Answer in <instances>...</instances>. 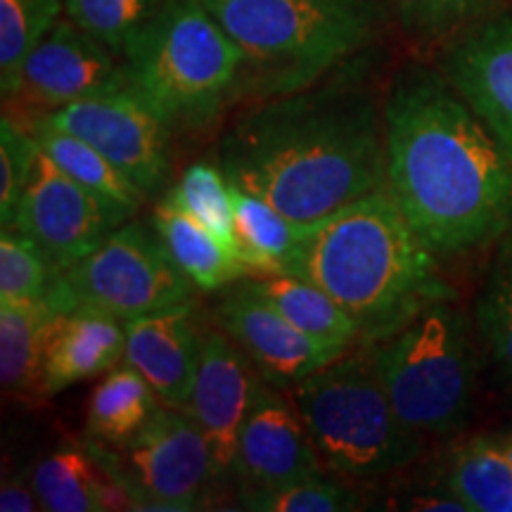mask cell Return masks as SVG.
I'll use <instances>...</instances> for the list:
<instances>
[{"instance_id":"4fadbf2b","label":"cell","mask_w":512,"mask_h":512,"mask_svg":"<svg viewBox=\"0 0 512 512\" xmlns=\"http://www.w3.org/2000/svg\"><path fill=\"white\" fill-rule=\"evenodd\" d=\"M219 328L249 356L266 384L290 389L344 354L342 347L320 342L299 330L283 311L240 280L216 304Z\"/></svg>"},{"instance_id":"836d02e7","label":"cell","mask_w":512,"mask_h":512,"mask_svg":"<svg viewBox=\"0 0 512 512\" xmlns=\"http://www.w3.org/2000/svg\"><path fill=\"white\" fill-rule=\"evenodd\" d=\"M491 3L494 0H394L403 27L425 36L444 34Z\"/></svg>"},{"instance_id":"7a4b0ae2","label":"cell","mask_w":512,"mask_h":512,"mask_svg":"<svg viewBox=\"0 0 512 512\" xmlns=\"http://www.w3.org/2000/svg\"><path fill=\"white\" fill-rule=\"evenodd\" d=\"M387 190L434 254L512 233V162L439 74L406 69L384 102Z\"/></svg>"},{"instance_id":"9c48e42d","label":"cell","mask_w":512,"mask_h":512,"mask_svg":"<svg viewBox=\"0 0 512 512\" xmlns=\"http://www.w3.org/2000/svg\"><path fill=\"white\" fill-rule=\"evenodd\" d=\"M76 299L131 320L164 306L188 302L190 278L159 238L157 228L126 221L105 242L62 273Z\"/></svg>"},{"instance_id":"d4e9b609","label":"cell","mask_w":512,"mask_h":512,"mask_svg":"<svg viewBox=\"0 0 512 512\" xmlns=\"http://www.w3.org/2000/svg\"><path fill=\"white\" fill-rule=\"evenodd\" d=\"M31 136L62 171H67L74 181H79L83 188L95 192V195L105 197V200L133 211V214H138L140 207L147 202L145 192L86 140L60 131L43 117L34 119Z\"/></svg>"},{"instance_id":"4316f807","label":"cell","mask_w":512,"mask_h":512,"mask_svg":"<svg viewBox=\"0 0 512 512\" xmlns=\"http://www.w3.org/2000/svg\"><path fill=\"white\" fill-rule=\"evenodd\" d=\"M64 0H0V91L15 100L22 69L38 43L60 22Z\"/></svg>"},{"instance_id":"6da1fadb","label":"cell","mask_w":512,"mask_h":512,"mask_svg":"<svg viewBox=\"0 0 512 512\" xmlns=\"http://www.w3.org/2000/svg\"><path fill=\"white\" fill-rule=\"evenodd\" d=\"M219 166L287 219L318 223L387 188L384 110L351 79L266 98L221 138Z\"/></svg>"},{"instance_id":"ba28073f","label":"cell","mask_w":512,"mask_h":512,"mask_svg":"<svg viewBox=\"0 0 512 512\" xmlns=\"http://www.w3.org/2000/svg\"><path fill=\"white\" fill-rule=\"evenodd\" d=\"M88 448L131 498L133 510H200L216 484L209 441L192 415L162 406L124 446L88 439Z\"/></svg>"},{"instance_id":"44dd1931","label":"cell","mask_w":512,"mask_h":512,"mask_svg":"<svg viewBox=\"0 0 512 512\" xmlns=\"http://www.w3.org/2000/svg\"><path fill=\"white\" fill-rule=\"evenodd\" d=\"M31 482L48 512L133 510L131 498L86 444L50 453L34 467Z\"/></svg>"},{"instance_id":"4dcf8cb0","label":"cell","mask_w":512,"mask_h":512,"mask_svg":"<svg viewBox=\"0 0 512 512\" xmlns=\"http://www.w3.org/2000/svg\"><path fill=\"white\" fill-rule=\"evenodd\" d=\"M477 325L491 356L512 377V238L491 266L477 304Z\"/></svg>"},{"instance_id":"5b68a950","label":"cell","mask_w":512,"mask_h":512,"mask_svg":"<svg viewBox=\"0 0 512 512\" xmlns=\"http://www.w3.org/2000/svg\"><path fill=\"white\" fill-rule=\"evenodd\" d=\"M128 88L171 131H202L242 95L245 55L202 0H164L128 43Z\"/></svg>"},{"instance_id":"30bf717a","label":"cell","mask_w":512,"mask_h":512,"mask_svg":"<svg viewBox=\"0 0 512 512\" xmlns=\"http://www.w3.org/2000/svg\"><path fill=\"white\" fill-rule=\"evenodd\" d=\"M133 216V211L83 188L38 150L10 228L34 240L62 275Z\"/></svg>"},{"instance_id":"3957f363","label":"cell","mask_w":512,"mask_h":512,"mask_svg":"<svg viewBox=\"0 0 512 512\" xmlns=\"http://www.w3.org/2000/svg\"><path fill=\"white\" fill-rule=\"evenodd\" d=\"M287 273L328 292L356 323L363 347L392 337L427 306L456 297L387 188L311 223Z\"/></svg>"},{"instance_id":"7c38bea8","label":"cell","mask_w":512,"mask_h":512,"mask_svg":"<svg viewBox=\"0 0 512 512\" xmlns=\"http://www.w3.org/2000/svg\"><path fill=\"white\" fill-rule=\"evenodd\" d=\"M124 88H128L124 57L112 53L105 43L67 17L31 50L15 100L48 114Z\"/></svg>"},{"instance_id":"d6a6232c","label":"cell","mask_w":512,"mask_h":512,"mask_svg":"<svg viewBox=\"0 0 512 512\" xmlns=\"http://www.w3.org/2000/svg\"><path fill=\"white\" fill-rule=\"evenodd\" d=\"M38 150L41 147L29 131H24L15 119L3 117L0 124V226L3 228H10L15 221L19 197L29 181Z\"/></svg>"},{"instance_id":"83f0119b","label":"cell","mask_w":512,"mask_h":512,"mask_svg":"<svg viewBox=\"0 0 512 512\" xmlns=\"http://www.w3.org/2000/svg\"><path fill=\"white\" fill-rule=\"evenodd\" d=\"M171 195L200 219L211 233L238 254V238H235V211L230 183L219 164L195 162L183 171L181 181Z\"/></svg>"},{"instance_id":"f1b7e54d","label":"cell","mask_w":512,"mask_h":512,"mask_svg":"<svg viewBox=\"0 0 512 512\" xmlns=\"http://www.w3.org/2000/svg\"><path fill=\"white\" fill-rule=\"evenodd\" d=\"M164 0H64L72 22L124 57L133 36L157 15Z\"/></svg>"},{"instance_id":"1f68e13d","label":"cell","mask_w":512,"mask_h":512,"mask_svg":"<svg viewBox=\"0 0 512 512\" xmlns=\"http://www.w3.org/2000/svg\"><path fill=\"white\" fill-rule=\"evenodd\" d=\"M53 264L34 240L17 228H3L0 235V302L41 299L57 278Z\"/></svg>"},{"instance_id":"5bb4252c","label":"cell","mask_w":512,"mask_h":512,"mask_svg":"<svg viewBox=\"0 0 512 512\" xmlns=\"http://www.w3.org/2000/svg\"><path fill=\"white\" fill-rule=\"evenodd\" d=\"M264 377L223 328H204L202 358L185 413L200 425L214 458L216 482L233 477L242 425Z\"/></svg>"},{"instance_id":"9a60e30c","label":"cell","mask_w":512,"mask_h":512,"mask_svg":"<svg viewBox=\"0 0 512 512\" xmlns=\"http://www.w3.org/2000/svg\"><path fill=\"white\" fill-rule=\"evenodd\" d=\"M323 477V460L290 396L264 384L242 425L233 479L247 489H275Z\"/></svg>"},{"instance_id":"8992f818","label":"cell","mask_w":512,"mask_h":512,"mask_svg":"<svg viewBox=\"0 0 512 512\" xmlns=\"http://www.w3.org/2000/svg\"><path fill=\"white\" fill-rule=\"evenodd\" d=\"M290 399L335 475H389L422 453V434L399 418L363 344L290 387Z\"/></svg>"},{"instance_id":"e0dca14e","label":"cell","mask_w":512,"mask_h":512,"mask_svg":"<svg viewBox=\"0 0 512 512\" xmlns=\"http://www.w3.org/2000/svg\"><path fill=\"white\" fill-rule=\"evenodd\" d=\"M448 81L512 162V17L467 34L446 60Z\"/></svg>"},{"instance_id":"cb8c5ba5","label":"cell","mask_w":512,"mask_h":512,"mask_svg":"<svg viewBox=\"0 0 512 512\" xmlns=\"http://www.w3.org/2000/svg\"><path fill=\"white\" fill-rule=\"evenodd\" d=\"M162 401L150 382L128 363L112 368L88 401V439L107 446H124L155 418Z\"/></svg>"},{"instance_id":"52a82bcc","label":"cell","mask_w":512,"mask_h":512,"mask_svg":"<svg viewBox=\"0 0 512 512\" xmlns=\"http://www.w3.org/2000/svg\"><path fill=\"white\" fill-rule=\"evenodd\" d=\"M389 401L411 430L446 437L470 420L477 356L470 320L453 299L437 302L382 342L370 344Z\"/></svg>"},{"instance_id":"ac0fdd59","label":"cell","mask_w":512,"mask_h":512,"mask_svg":"<svg viewBox=\"0 0 512 512\" xmlns=\"http://www.w3.org/2000/svg\"><path fill=\"white\" fill-rule=\"evenodd\" d=\"M124 351V320L100 306L79 302L55 323L43 358L38 394L50 399L74 384L117 368Z\"/></svg>"},{"instance_id":"2e32d148","label":"cell","mask_w":512,"mask_h":512,"mask_svg":"<svg viewBox=\"0 0 512 512\" xmlns=\"http://www.w3.org/2000/svg\"><path fill=\"white\" fill-rule=\"evenodd\" d=\"M126 325L124 363L150 382L162 406L185 411L202 358L204 328L188 302L143 313Z\"/></svg>"},{"instance_id":"277c9868","label":"cell","mask_w":512,"mask_h":512,"mask_svg":"<svg viewBox=\"0 0 512 512\" xmlns=\"http://www.w3.org/2000/svg\"><path fill=\"white\" fill-rule=\"evenodd\" d=\"M245 55L242 93L304 91L375 41L382 0H202Z\"/></svg>"},{"instance_id":"603a6c76","label":"cell","mask_w":512,"mask_h":512,"mask_svg":"<svg viewBox=\"0 0 512 512\" xmlns=\"http://www.w3.org/2000/svg\"><path fill=\"white\" fill-rule=\"evenodd\" d=\"M245 280L254 292L283 311L306 335L332 347H358V328L354 320L328 292L320 290L311 280L294 273H261Z\"/></svg>"},{"instance_id":"7402d4cb","label":"cell","mask_w":512,"mask_h":512,"mask_svg":"<svg viewBox=\"0 0 512 512\" xmlns=\"http://www.w3.org/2000/svg\"><path fill=\"white\" fill-rule=\"evenodd\" d=\"M235 211V238L238 256L249 273H287L294 252L302 245L311 223L287 219L264 197L230 185Z\"/></svg>"},{"instance_id":"d6986e66","label":"cell","mask_w":512,"mask_h":512,"mask_svg":"<svg viewBox=\"0 0 512 512\" xmlns=\"http://www.w3.org/2000/svg\"><path fill=\"white\" fill-rule=\"evenodd\" d=\"M76 304L79 299L62 275H57L41 299L0 302V384L5 394L38 392L55 323Z\"/></svg>"},{"instance_id":"f546056e","label":"cell","mask_w":512,"mask_h":512,"mask_svg":"<svg viewBox=\"0 0 512 512\" xmlns=\"http://www.w3.org/2000/svg\"><path fill=\"white\" fill-rule=\"evenodd\" d=\"M238 503L242 510L256 512H344L363 508L354 491L325 475L275 489L238 486Z\"/></svg>"},{"instance_id":"484cf974","label":"cell","mask_w":512,"mask_h":512,"mask_svg":"<svg viewBox=\"0 0 512 512\" xmlns=\"http://www.w3.org/2000/svg\"><path fill=\"white\" fill-rule=\"evenodd\" d=\"M448 491L467 510L512 512V441L482 437L460 448L448 472Z\"/></svg>"},{"instance_id":"e575fe53","label":"cell","mask_w":512,"mask_h":512,"mask_svg":"<svg viewBox=\"0 0 512 512\" xmlns=\"http://www.w3.org/2000/svg\"><path fill=\"white\" fill-rule=\"evenodd\" d=\"M0 510L3 512H36L41 510V501L31 482L29 472H17L10 479H5L0 489Z\"/></svg>"},{"instance_id":"8fae6325","label":"cell","mask_w":512,"mask_h":512,"mask_svg":"<svg viewBox=\"0 0 512 512\" xmlns=\"http://www.w3.org/2000/svg\"><path fill=\"white\" fill-rule=\"evenodd\" d=\"M48 124L91 143L147 197L171 176V128L131 88L43 114Z\"/></svg>"},{"instance_id":"ffe728a7","label":"cell","mask_w":512,"mask_h":512,"mask_svg":"<svg viewBox=\"0 0 512 512\" xmlns=\"http://www.w3.org/2000/svg\"><path fill=\"white\" fill-rule=\"evenodd\" d=\"M152 226L174 256L178 268L190 283L204 292L226 290L249 275V268L226 242L216 238L200 219L190 214L181 202L166 192L152 211Z\"/></svg>"}]
</instances>
